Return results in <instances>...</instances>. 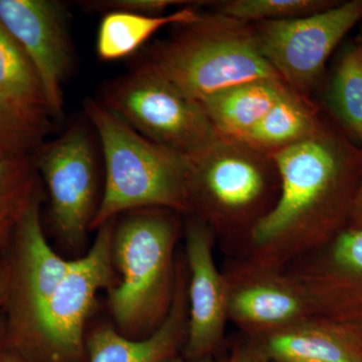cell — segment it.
<instances>
[{"label":"cell","mask_w":362,"mask_h":362,"mask_svg":"<svg viewBox=\"0 0 362 362\" xmlns=\"http://www.w3.org/2000/svg\"><path fill=\"white\" fill-rule=\"evenodd\" d=\"M280 177L276 206L252 228L259 246L306 235L334 240L349 226L362 180V150L321 122L304 141L271 156Z\"/></svg>","instance_id":"6da1fadb"},{"label":"cell","mask_w":362,"mask_h":362,"mask_svg":"<svg viewBox=\"0 0 362 362\" xmlns=\"http://www.w3.org/2000/svg\"><path fill=\"white\" fill-rule=\"evenodd\" d=\"M84 110L99 136L106 169L90 230L145 207L192 209L189 157L150 141L97 100H86Z\"/></svg>","instance_id":"7a4b0ae2"},{"label":"cell","mask_w":362,"mask_h":362,"mask_svg":"<svg viewBox=\"0 0 362 362\" xmlns=\"http://www.w3.org/2000/svg\"><path fill=\"white\" fill-rule=\"evenodd\" d=\"M173 37L152 45L137 69L199 102L232 86L282 78L264 58L250 23L220 13L178 25Z\"/></svg>","instance_id":"3957f363"},{"label":"cell","mask_w":362,"mask_h":362,"mask_svg":"<svg viewBox=\"0 0 362 362\" xmlns=\"http://www.w3.org/2000/svg\"><path fill=\"white\" fill-rule=\"evenodd\" d=\"M175 235V223L151 211L115 225L113 259L122 279L108 290V306L121 329L148 327L165 309Z\"/></svg>","instance_id":"277c9868"},{"label":"cell","mask_w":362,"mask_h":362,"mask_svg":"<svg viewBox=\"0 0 362 362\" xmlns=\"http://www.w3.org/2000/svg\"><path fill=\"white\" fill-rule=\"evenodd\" d=\"M100 102L150 141L182 156H195L218 135L199 102L140 69L106 86Z\"/></svg>","instance_id":"5b68a950"},{"label":"cell","mask_w":362,"mask_h":362,"mask_svg":"<svg viewBox=\"0 0 362 362\" xmlns=\"http://www.w3.org/2000/svg\"><path fill=\"white\" fill-rule=\"evenodd\" d=\"M115 218L98 228L96 240L83 258L71 261L65 277L42 307L25 340L54 359L81 354L85 323L99 290L115 286L113 235Z\"/></svg>","instance_id":"8992f818"},{"label":"cell","mask_w":362,"mask_h":362,"mask_svg":"<svg viewBox=\"0 0 362 362\" xmlns=\"http://www.w3.org/2000/svg\"><path fill=\"white\" fill-rule=\"evenodd\" d=\"M362 21V0L291 20L259 21L257 42L269 64L295 92L310 89L347 33Z\"/></svg>","instance_id":"52a82bcc"},{"label":"cell","mask_w":362,"mask_h":362,"mask_svg":"<svg viewBox=\"0 0 362 362\" xmlns=\"http://www.w3.org/2000/svg\"><path fill=\"white\" fill-rule=\"evenodd\" d=\"M189 161L192 209L202 204L223 218L242 216L258 206L272 173H277L271 156L220 134Z\"/></svg>","instance_id":"ba28073f"},{"label":"cell","mask_w":362,"mask_h":362,"mask_svg":"<svg viewBox=\"0 0 362 362\" xmlns=\"http://www.w3.org/2000/svg\"><path fill=\"white\" fill-rule=\"evenodd\" d=\"M33 159L49 190L57 232L77 246L84 242L96 214V161L87 131L71 126L54 141L42 144Z\"/></svg>","instance_id":"9c48e42d"},{"label":"cell","mask_w":362,"mask_h":362,"mask_svg":"<svg viewBox=\"0 0 362 362\" xmlns=\"http://www.w3.org/2000/svg\"><path fill=\"white\" fill-rule=\"evenodd\" d=\"M0 21L32 62L52 118H61L62 86L74 61L66 4L58 0H0Z\"/></svg>","instance_id":"30bf717a"},{"label":"cell","mask_w":362,"mask_h":362,"mask_svg":"<svg viewBox=\"0 0 362 362\" xmlns=\"http://www.w3.org/2000/svg\"><path fill=\"white\" fill-rule=\"evenodd\" d=\"M40 185L25 202L14 225V256L11 269L13 329L28 337L71 261L61 258L45 239L40 223Z\"/></svg>","instance_id":"8fae6325"},{"label":"cell","mask_w":362,"mask_h":362,"mask_svg":"<svg viewBox=\"0 0 362 362\" xmlns=\"http://www.w3.org/2000/svg\"><path fill=\"white\" fill-rule=\"evenodd\" d=\"M187 255L190 271L188 356L204 358L223 338L228 315V291L216 269L209 228L190 223L187 230Z\"/></svg>","instance_id":"7c38bea8"},{"label":"cell","mask_w":362,"mask_h":362,"mask_svg":"<svg viewBox=\"0 0 362 362\" xmlns=\"http://www.w3.org/2000/svg\"><path fill=\"white\" fill-rule=\"evenodd\" d=\"M314 313L362 325V230L332 240L308 289Z\"/></svg>","instance_id":"4fadbf2b"},{"label":"cell","mask_w":362,"mask_h":362,"mask_svg":"<svg viewBox=\"0 0 362 362\" xmlns=\"http://www.w3.org/2000/svg\"><path fill=\"white\" fill-rule=\"evenodd\" d=\"M263 350L278 362H362V325L318 316L272 333Z\"/></svg>","instance_id":"5bb4252c"},{"label":"cell","mask_w":362,"mask_h":362,"mask_svg":"<svg viewBox=\"0 0 362 362\" xmlns=\"http://www.w3.org/2000/svg\"><path fill=\"white\" fill-rule=\"evenodd\" d=\"M228 312L240 325L272 334L302 322L314 311L301 289L282 280L264 279L230 292Z\"/></svg>","instance_id":"9a60e30c"},{"label":"cell","mask_w":362,"mask_h":362,"mask_svg":"<svg viewBox=\"0 0 362 362\" xmlns=\"http://www.w3.org/2000/svg\"><path fill=\"white\" fill-rule=\"evenodd\" d=\"M185 311L182 291L177 290L165 320L145 339L131 340L113 328H99L88 341L89 362H165L185 334Z\"/></svg>","instance_id":"2e32d148"},{"label":"cell","mask_w":362,"mask_h":362,"mask_svg":"<svg viewBox=\"0 0 362 362\" xmlns=\"http://www.w3.org/2000/svg\"><path fill=\"white\" fill-rule=\"evenodd\" d=\"M288 88L280 78L251 81L214 93L199 104L218 134L240 139Z\"/></svg>","instance_id":"e0dca14e"},{"label":"cell","mask_w":362,"mask_h":362,"mask_svg":"<svg viewBox=\"0 0 362 362\" xmlns=\"http://www.w3.org/2000/svg\"><path fill=\"white\" fill-rule=\"evenodd\" d=\"M321 122L315 108L301 94L288 88L266 115L238 140L272 156L310 137Z\"/></svg>","instance_id":"ac0fdd59"},{"label":"cell","mask_w":362,"mask_h":362,"mask_svg":"<svg viewBox=\"0 0 362 362\" xmlns=\"http://www.w3.org/2000/svg\"><path fill=\"white\" fill-rule=\"evenodd\" d=\"M201 13L185 6L163 16L108 11L100 23L97 54L103 61H116L137 52L164 26L185 25L199 20Z\"/></svg>","instance_id":"d6986e66"},{"label":"cell","mask_w":362,"mask_h":362,"mask_svg":"<svg viewBox=\"0 0 362 362\" xmlns=\"http://www.w3.org/2000/svg\"><path fill=\"white\" fill-rule=\"evenodd\" d=\"M0 89L28 113L52 120L44 88L23 47L0 21Z\"/></svg>","instance_id":"ffe728a7"},{"label":"cell","mask_w":362,"mask_h":362,"mask_svg":"<svg viewBox=\"0 0 362 362\" xmlns=\"http://www.w3.org/2000/svg\"><path fill=\"white\" fill-rule=\"evenodd\" d=\"M52 121L28 113L0 89V157L33 156Z\"/></svg>","instance_id":"44dd1931"},{"label":"cell","mask_w":362,"mask_h":362,"mask_svg":"<svg viewBox=\"0 0 362 362\" xmlns=\"http://www.w3.org/2000/svg\"><path fill=\"white\" fill-rule=\"evenodd\" d=\"M330 103L344 129L362 142V62L354 47L345 52L335 71Z\"/></svg>","instance_id":"7402d4cb"},{"label":"cell","mask_w":362,"mask_h":362,"mask_svg":"<svg viewBox=\"0 0 362 362\" xmlns=\"http://www.w3.org/2000/svg\"><path fill=\"white\" fill-rule=\"evenodd\" d=\"M337 4L328 0H232L221 4L218 13L244 23H259L304 18Z\"/></svg>","instance_id":"603a6c76"},{"label":"cell","mask_w":362,"mask_h":362,"mask_svg":"<svg viewBox=\"0 0 362 362\" xmlns=\"http://www.w3.org/2000/svg\"><path fill=\"white\" fill-rule=\"evenodd\" d=\"M33 156L0 157V213L25 206L39 185Z\"/></svg>","instance_id":"cb8c5ba5"},{"label":"cell","mask_w":362,"mask_h":362,"mask_svg":"<svg viewBox=\"0 0 362 362\" xmlns=\"http://www.w3.org/2000/svg\"><path fill=\"white\" fill-rule=\"evenodd\" d=\"M84 6L95 11H124V13L145 14V16H163L171 7L187 6L194 4L187 0H97L85 1Z\"/></svg>","instance_id":"d4e9b609"},{"label":"cell","mask_w":362,"mask_h":362,"mask_svg":"<svg viewBox=\"0 0 362 362\" xmlns=\"http://www.w3.org/2000/svg\"><path fill=\"white\" fill-rule=\"evenodd\" d=\"M347 228L362 230V180L357 188L356 197H354Z\"/></svg>","instance_id":"484cf974"},{"label":"cell","mask_w":362,"mask_h":362,"mask_svg":"<svg viewBox=\"0 0 362 362\" xmlns=\"http://www.w3.org/2000/svg\"><path fill=\"white\" fill-rule=\"evenodd\" d=\"M264 350L242 349L235 351L228 362H268Z\"/></svg>","instance_id":"4316f807"},{"label":"cell","mask_w":362,"mask_h":362,"mask_svg":"<svg viewBox=\"0 0 362 362\" xmlns=\"http://www.w3.org/2000/svg\"><path fill=\"white\" fill-rule=\"evenodd\" d=\"M11 293V269L0 259V306L8 302Z\"/></svg>","instance_id":"83f0119b"},{"label":"cell","mask_w":362,"mask_h":362,"mask_svg":"<svg viewBox=\"0 0 362 362\" xmlns=\"http://www.w3.org/2000/svg\"><path fill=\"white\" fill-rule=\"evenodd\" d=\"M23 207H21V209H23ZM21 209L0 213V240L6 239L9 232L13 230L16 218H18V214H20Z\"/></svg>","instance_id":"f1b7e54d"},{"label":"cell","mask_w":362,"mask_h":362,"mask_svg":"<svg viewBox=\"0 0 362 362\" xmlns=\"http://www.w3.org/2000/svg\"><path fill=\"white\" fill-rule=\"evenodd\" d=\"M0 362H28L21 357L11 354H0Z\"/></svg>","instance_id":"f546056e"},{"label":"cell","mask_w":362,"mask_h":362,"mask_svg":"<svg viewBox=\"0 0 362 362\" xmlns=\"http://www.w3.org/2000/svg\"><path fill=\"white\" fill-rule=\"evenodd\" d=\"M6 323H4V321L2 320V319H0V345H1L4 337H6Z\"/></svg>","instance_id":"4dcf8cb0"},{"label":"cell","mask_w":362,"mask_h":362,"mask_svg":"<svg viewBox=\"0 0 362 362\" xmlns=\"http://www.w3.org/2000/svg\"><path fill=\"white\" fill-rule=\"evenodd\" d=\"M168 362V361H165ZM169 362H221L214 361V359L209 358V357H204V358L190 359V361H173Z\"/></svg>","instance_id":"1f68e13d"},{"label":"cell","mask_w":362,"mask_h":362,"mask_svg":"<svg viewBox=\"0 0 362 362\" xmlns=\"http://www.w3.org/2000/svg\"><path fill=\"white\" fill-rule=\"evenodd\" d=\"M354 49H356V54H358L359 59L362 62V37L358 40L356 47H354Z\"/></svg>","instance_id":"d6a6232c"},{"label":"cell","mask_w":362,"mask_h":362,"mask_svg":"<svg viewBox=\"0 0 362 362\" xmlns=\"http://www.w3.org/2000/svg\"><path fill=\"white\" fill-rule=\"evenodd\" d=\"M298 362H320V361H298Z\"/></svg>","instance_id":"836d02e7"}]
</instances>
